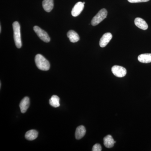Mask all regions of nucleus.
Segmentation results:
<instances>
[{"instance_id": "obj_11", "label": "nucleus", "mask_w": 151, "mask_h": 151, "mask_svg": "<svg viewBox=\"0 0 151 151\" xmlns=\"http://www.w3.org/2000/svg\"><path fill=\"white\" fill-rule=\"evenodd\" d=\"M86 129L83 126H78L76 128L75 132V138L77 139H80L86 134Z\"/></svg>"}, {"instance_id": "obj_4", "label": "nucleus", "mask_w": 151, "mask_h": 151, "mask_svg": "<svg viewBox=\"0 0 151 151\" xmlns=\"http://www.w3.org/2000/svg\"><path fill=\"white\" fill-rule=\"evenodd\" d=\"M33 29L38 36L41 40L46 42H48L50 41V38L46 32L38 26H35Z\"/></svg>"}, {"instance_id": "obj_10", "label": "nucleus", "mask_w": 151, "mask_h": 151, "mask_svg": "<svg viewBox=\"0 0 151 151\" xmlns=\"http://www.w3.org/2000/svg\"><path fill=\"white\" fill-rule=\"evenodd\" d=\"M104 145L106 147L108 148H111L114 146V144L116 143V141H114V139L112 136L108 135L105 137L103 139Z\"/></svg>"}, {"instance_id": "obj_9", "label": "nucleus", "mask_w": 151, "mask_h": 151, "mask_svg": "<svg viewBox=\"0 0 151 151\" xmlns=\"http://www.w3.org/2000/svg\"><path fill=\"white\" fill-rule=\"evenodd\" d=\"M135 24L141 29L145 30L148 28V25L145 21L141 18H136L134 20Z\"/></svg>"}, {"instance_id": "obj_20", "label": "nucleus", "mask_w": 151, "mask_h": 151, "mask_svg": "<svg viewBox=\"0 0 151 151\" xmlns=\"http://www.w3.org/2000/svg\"><path fill=\"white\" fill-rule=\"evenodd\" d=\"M83 4H85V2H83Z\"/></svg>"}, {"instance_id": "obj_16", "label": "nucleus", "mask_w": 151, "mask_h": 151, "mask_svg": "<svg viewBox=\"0 0 151 151\" xmlns=\"http://www.w3.org/2000/svg\"><path fill=\"white\" fill-rule=\"evenodd\" d=\"M60 98L57 95H54L52 96L49 100V103L52 107L57 108L59 107L60 104L59 103Z\"/></svg>"}, {"instance_id": "obj_18", "label": "nucleus", "mask_w": 151, "mask_h": 151, "mask_svg": "<svg viewBox=\"0 0 151 151\" xmlns=\"http://www.w3.org/2000/svg\"><path fill=\"white\" fill-rule=\"evenodd\" d=\"M129 2L131 3H137L141 2H146L149 1L150 0H128Z\"/></svg>"}, {"instance_id": "obj_7", "label": "nucleus", "mask_w": 151, "mask_h": 151, "mask_svg": "<svg viewBox=\"0 0 151 151\" xmlns=\"http://www.w3.org/2000/svg\"><path fill=\"white\" fill-rule=\"evenodd\" d=\"M113 36L110 32L106 33L103 35L100 41V45L101 47H105L112 39Z\"/></svg>"}, {"instance_id": "obj_19", "label": "nucleus", "mask_w": 151, "mask_h": 151, "mask_svg": "<svg viewBox=\"0 0 151 151\" xmlns=\"http://www.w3.org/2000/svg\"><path fill=\"white\" fill-rule=\"evenodd\" d=\"M1 27L0 26V32H1Z\"/></svg>"}, {"instance_id": "obj_15", "label": "nucleus", "mask_w": 151, "mask_h": 151, "mask_svg": "<svg viewBox=\"0 0 151 151\" xmlns=\"http://www.w3.org/2000/svg\"><path fill=\"white\" fill-rule=\"evenodd\" d=\"M140 62L148 63L151 62V53H145L140 55L138 57Z\"/></svg>"}, {"instance_id": "obj_1", "label": "nucleus", "mask_w": 151, "mask_h": 151, "mask_svg": "<svg viewBox=\"0 0 151 151\" xmlns=\"http://www.w3.org/2000/svg\"><path fill=\"white\" fill-rule=\"evenodd\" d=\"M36 65L39 69L42 70H48L50 68V64L48 60L41 54H37L35 56Z\"/></svg>"}, {"instance_id": "obj_5", "label": "nucleus", "mask_w": 151, "mask_h": 151, "mask_svg": "<svg viewBox=\"0 0 151 151\" xmlns=\"http://www.w3.org/2000/svg\"><path fill=\"white\" fill-rule=\"evenodd\" d=\"M112 72L115 76L119 78L124 77L127 73V69L125 68L117 65L112 68Z\"/></svg>"}, {"instance_id": "obj_17", "label": "nucleus", "mask_w": 151, "mask_h": 151, "mask_svg": "<svg viewBox=\"0 0 151 151\" xmlns=\"http://www.w3.org/2000/svg\"><path fill=\"white\" fill-rule=\"evenodd\" d=\"M92 151H102V147L99 144H96L93 146L92 149Z\"/></svg>"}, {"instance_id": "obj_12", "label": "nucleus", "mask_w": 151, "mask_h": 151, "mask_svg": "<svg viewBox=\"0 0 151 151\" xmlns=\"http://www.w3.org/2000/svg\"><path fill=\"white\" fill-rule=\"evenodd\" d=\"M42 6L45 10L47 12H50L52 10L54 6L53 0H43Z\"/></svg>"}, {"instance_id": "obj_3", "label": "nucleus", "mask_w": 151, "mask_h": 151, "mask_svg": "<svg viewBox=\"0 0 151 151\" xmlns=\"http://www.w3.org/2000/svg\"><path fill=\"white\" fill-rule=\"evenodd\" d=\"M108 15V12L105 9H103L100 10L98 13L92 19L91 24L92 26L97 25L103 21L104 19L106 18Z\"/></svg>"}, {"instance_id": "obj_6", "label": "nucleus", "mask_w": 151, "mask_h": 151, "mask_svg": "<svg viewBox=\"0 0 151 151\" xmlns=\"http://www.w3.org/2000/svg\"><path fill=\"white\" fill-rule=\"evenodd\" d=\"M84 4L81 2L76 3L71 11V14L73 17H76L79 15L84 8Z\"/></svg>"}, {"instance_id": "obj_8", "label": "nucleus", "mask_w": 151, "mask_h": 151, "mask_svg": "<svg viewBox=\"0 0 151 151\" xmlns=\"http://www.w3.org/2000/svg\"><path fill=\"white\" fill-rule=\"evenodd\" d=\"M29 106V99L28 97H24L19 104V107L22 113H26Z\"/></svg>"}, {"instance_id": "obj_14", "label": "nucleus", "mask_w": 151, "mask_h": 151, "mask_svg": "<svg viewBox=\"0 0 151 151\" xmlns=\"http://www.w3.org/2000/svg\"><path fill=\"white\" fill-rule=\"evenodd\" d=\"M38 133L35 130H30L28 131L25 135V137L28 140L32 141L37 137Z\"/></svg>"}, {"instance_id": "obj_2", "label": "nucleus", "mask_w": 151, "mask_h": 151, "mask_svg": "<svg viewBox=\"0 0 151 151\" xmlns=\"http://www.w3.org/2000/svg\"><path fill=\"white\" fill-rule=\"evenodd\" d=\"M14 37L16 46L18 48L22 47V43L21 36L20 26L18 22H15L13 24Z\"/></svg>"}, {"instance_id": "obj_13", "label": "nucleus", "mask_w": 151, "mask_h": 151, "mask_svg": "<svg viewBox=\"0 0 151 151\" xmlns=\"http://www.w3.org/2000/svg\"><path fill=\"white\" fill-rule=\"evenodd\" d=\"M67 37L71 42H77L79 40V36L78 34L73 30H70L67 33Z\"/></svg>"}]
</instances>
